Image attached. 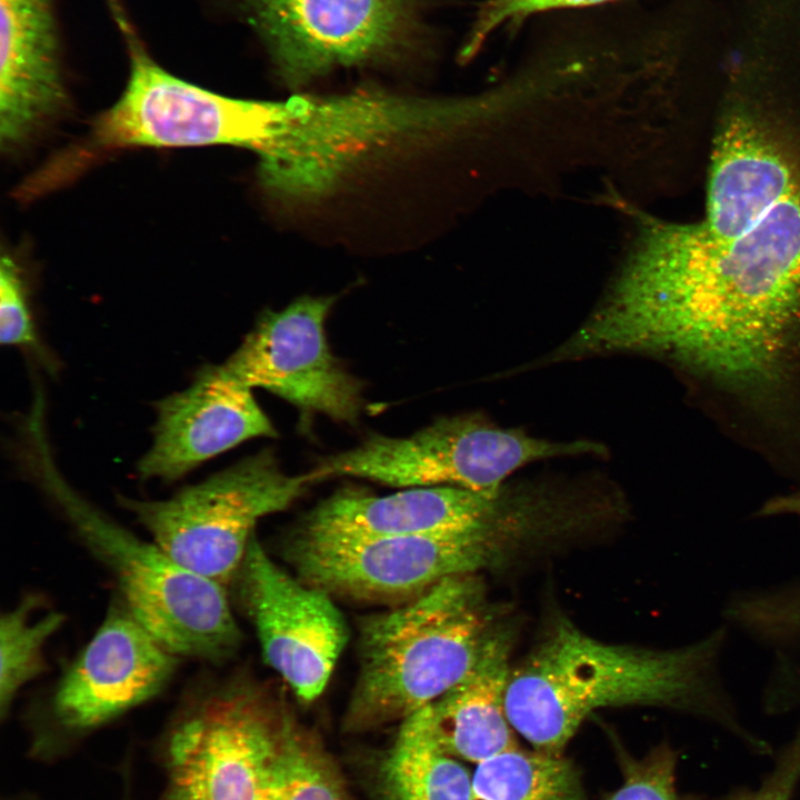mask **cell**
<instances>
[{
  "instance_id": "6da1fadb",
  "label": "cell",
  "mask_w": 800,
  "mask_h": 800,
  "mask_svg": "<svg viewBox=\"0 0 800 800\" xmlns=\"http://www.w3.org/2000/svg\"><path fill=\"white\" fill-rule=\"evenodd\" d=\"M799 313L800 186L742 228L649 222L561 352L656 353L753 383L773 373Z\"/></svg>"
},
{
  "instance_id": "7a4b0ae2",
  "label": "cell",
  "mask_w": 800,
  "mask_h": 800,
  "mask_svg": "<svg viewBox=\"0 0 800 800\" xmlns=\"http://www.w3.org/2000/svg\"><path fill=\"white\" fill-rule=\"evenodd\" d=\"M723 631L677 649L597 640L567 619L556 620L511 669L506 713L534 750L561 754L587 717L600 708L658 706L716 720L752 743L738 723L716 664Z\"/></svg>"
},
{
  "instance_id": "3957f363",
  "label": "cell",
  "mask_w": 800,
  "mask_h": 800,
  "mask_svg": "<svg viewBox=\"0 0 800 800\" xmlns=\"http://www.w3.org/2000/svg\"><path fill=\"white\" fill-rule=\"evenodd\" d=\"M21 427L29 472L113 578L132 616L179 658L209 663L231 658L242 634L227 588L186 569L73 489L54 463L42 413L28 416Z\"/></svg>"
},
{
  "instance_id": "277c9868",
  "label": "cell",
  "mask_w": 800,
  "mask_h": 800,
  "mask_svg": "<svg viewBox=\"0 0 800 800\" xmlns=\"http://www.w3.org/2000/svg\"><path fill=\"white\" fill-rule=\"evenodd\" d=\"M494 628L476 573L446 578L366 618L344 728L357 732L401 722L436 702L470 671Z\"/></svg>"
},
{
  "instance_id": "5b68a950",
  "label": "cell",
  "mask_w": 800,
  "mask_h": 800,
  "mask_svg": "<svg viewBox=\"0 0 800 800\" xmlns=\"http://www.w3.org/2000/svg\"><path fill=\"white\" fill-rule=\"evenodd\" d=\"M283 708L256 684L201 682L159 743V800H273Z\"/></svg>"
},
{
  "instance_id": "8992f818",
  "label": "cell",
  "mask_w": 800,
  "mask_h": 800,
  "mask_svg": "<svg viewBox=\"0 0 800 800\" xmlns=\"http://www.w3.org/2000/svg\"><path fill=\"white\" fill-rule=\"evenodd\" d=\"M603 452V446L592 441H550L470 413L441 418L409 437L371 436L327 457L309 473L313 482L344 476L400 488L497 492L507 477L531 462Z\"/></svg>"
},
{
  "instance_id": "52a82bcc",
  "label": "cell",
  "mask_w": 800,
  "mask_h": 800,
  "mask_svg": "<svg viewBox=\"0 0 800 800\" xmlns=\"http://www.w3.org/2000/svg\"><path fill=\"white\" fill-rule=\"evenodd\" d=\"M312 482L310 473H284L262 450L168 499L118 500L176 562L227 588L258 521L289 507Z\"/></svg>"
},
{
  "instance_id": "ba28073f",
  "label": "cell",
  "mask_w": 800,
  "mask_h": 800,
  "mask_svg": "<svg viewBox=\"0 0 800 800\" xmlns=\"http://www.w3.org/2000/svg\"><path fill=\"white\" fill-rule=\"evenodd\" d=\"M279 77L304 86L338 67L398 63L427 43L424 0H237Z\"/></svg>"
},
{
  "instance_id": "9c48e42d",
  "label": "cell",
  "mask_w": 800,
  "mask_h": 800,
  "mask_svg": "<svg viewBox=\"0 0 800 800\" xmlns=\"http://www.w3.org/2000/svg\"><path fill=\"white\" fill-rule=\"evenodd\" d=\"M440 534L347 538L297 531L288 559L304 582L358 602H407L446 578L498 560L502 524Z\"/></svg>"
},
{
  "instance_id": "30bf717a",
  "label": "cell",
  "mask_w": 800,
  "mask_h": 800,
  "mask_svg": "<svg viewBox=\"0 0 800 800\" xmlns=\"http://www.w3.org/2000/svg\"><path fill=\"white\" fill-rule=\"evenodd\" d=\"M107 2L124 38L130 72L119 100L93 122L90 144L98 150L229 144L254 151L263 100L222 96L173 76L141 44L118 0Z\"/></svg>"
},
{
  "instance_id": "8fae6325",
  "label": "cell",
  "mask_w": 800,
  "mask_h": 800,
  "mask_svg": "<svg viewBox=\"0 0 800 800\" xmlns=\"http://www.w3.org/2000/svg\"><path fill=\"white\" fill-rule=\"evenodd\" d=\"M179 661L117 597L49 694L33 749L71 743L154 699Z\"/></svg>"
},
{
  "instance_id": "7c38bea8",
  "label": "cell",
  "mask_w": 800,
  "mask_h": 800,
  "mask_svg": "<svg viewBox=\"0 0 800 800\" xmlns=\"http://www.w3.org/2000/svg\"><path fill=\"white\" fill-rule=\"evenodd\" d=\"M230 586L252 623L262 657L302 702L322 694L348 641L332 597L281 569L257 536Z\"/></svg>"
},
{
  "instance_id": "4fadbf2b",
  "label": "cell",
  "mask_w": 800,
  "mask_h": 800,
  "mask_svg": "<svg viewBox=\"0 0 800 800\" xmlns=\"http://www.w3.org/2000/svg\"><path fill=\"white\" fill-rule=\"evenodd\" d=\"M333 300L302 297L263 313L221 369L250 389L262 388L303 410L353 422L361 408L360 388L331 353L324 332Z\"/></svg>"
},
{
  "instance_id": "5bb4252c",
  "label": "cell",
  "mask_w": 800,
  "mask_h": 800,
  "mask_svg": "<svg viewBox=\"0 0 800 800\" xmlns=\"http://www.w3.org/2000/svg\"><path fill=\"white\" fill-rule=\"evenodd\" d=\"M251 390L220 366H206L187 389L159 400L152 444L137 467L140 478L172 482L243 441L276 437Z\"/></svg>"
},
{
  "instance_id": "9a60e30c",
  "label": "cell",
  "mask_w": 800,
  "mask_h": 800,
  "mask_svg": "<svg viewBox=\"0 0 800 800\" xmlns=\"http://www.w3.org/2000/svg\"><path fill=\"white\" fill-rule=\"evenodd\" d=\"M503 487L497 492L437 486L411 487L387 496L343 489L321 501L299 532L373 538L440 534L483 528L511 519L520 507Z\"/></svg>"
},
{
  "instance_id": "2e32d148",
  "label": "cell",
  "mask_w": 800,
  "mask_h": 800,
  "mask_svg": "<svg viewBox=\"0 0 800 800\" xmlns=\"http://www.w3.org/2000/svg\"><path fill=\"white\" fill-rule=\"evenodd\" d=\"M66 100L54 0H0V142L17 148Z\"/></svg>"
},
{
  "instance_id": "e0dca14e",
  "label": "cell",
  "mask_w": 800,
  "mask_h": 800,
  "mask_svg": "<svg viewBox=\"0 0 800 800\" xmlns=\"http://www.w3.org/2000/svg\"><path fill=\"white\" fill-rule=\"evenodd\" d=\"M511 641L507 629L496 627L466 677L432 703L437 734L449 754L478 764L518 748L506 713Z\"/></svg>"
},
{
  "instance_id": "ac0fdd59",
  "label": "cell",
  "mask_w": 800,
  "mask_h": 800,
  "mask_svg": "<svg viewBox=\"0 0 800 800\" xmlns=\"http://www.w3.org/2000/svg\"><path fill=\"white\" fill-rule=\"evenodd\" d=\"M377 782L378 800L472 799V774L441 746L432 703L401 721Z\"/></svg>"
},
{
  "instance_id": "d6986e66",
  "label": "cell",
  "mask_w": 800,
  "mask_h": 800,
  "mask_svg": "<svg viewBox=\"0 0 800 800\" xmlns=\"http://www.w3.org/2000/svg\"><path fill=\"white\" fill-rule=\"evenodd\" d=\"M471 800H587L580 774L561 754L502 752L477 764Z\"/></svg>"
},
{
  "instance_id": "ffe728a7",
  "label": "cell",
  "mask_w": 800,
  "mask_h": 800,
  "mask_svg": "<svg viewBox=\"0 0 800 800\" xmlns=\"http://www.w3.org/2000/svg\"><path fill=\"white\" fill-rule=\"evenodd\" d=\"M42 607L38 596H27L0 620V713L4 719L22 687L46 669L43 649L62 627V612Z\"/></svg>"
},
{
  "instance_id": "44dd1931",
  "label": "cell",
  "mask_w": 800,
  "mask_h": 800,
  "mask_svg": "<svg viewBox=\"0 0 800 800\" xmlns=\"http://www.w3.org/2000/svg\"><path fill=\"white\" fill-rule=\"evenodd\" d=\"M273 800H349L336 767L318 742L283 710Z\"/></svg>"
},
{
  "instance_id": "7402d4cb",
  "label": "cell",
  "mask_w": 800,
  "mask_h": 800,
  "mask_svg": "<svg viewBox=\"0 0 800 800\" xmlns=\"http://www.w3.org/2000/svg\"><path fill=\"white\" fill-rule=\"evenodd\" d=\"M0 340L23 348L47 361L28 298L27 284L17 262L2 256L0 263Z\"/></svg>"
},
{
  "instance_id": "603a6c76",
  "label": "cell",
  "mask_w": 800,
  "mask_h": 800,
  "mask_svg": "<svg viewBox=\"0 0 800 800\" xmlns=\"http://www.w3.org/2000/svg\"><path fill=\"white\" fill-rule=\"evenodd\" d=\"M676 768L677 756L669 747H659L641 759H628L621 786L607 800H696L678 791Z\"/></svg>"
},
{
  "instance_id": "cb8c5ba5",
  "label": "cell",
  "mask_w": 800,
  "mask_h": 800,
  "mask_svg": "<svg viewBox=\"0 0 800 800\" xmlns=\"http://www.w3.org/2000/svg\"><path fill=\"white\" fill-rule=\"evenodd\" d=\"M616 0H484L477 10L461 56L470 58L498 29L547 11L583 9Z\"/></svg>"
},
{
  "instance_id": "d4e9b609",
  "label": "cell",
  "mask_w": 800,
  "mask_h": 800,
  "mask_svg": "<svg viewBox=\"0 0 800 800\" xmlns=\"http://www.w3.org/2000/svg\"><path fill=\"white\" fill-rule=\"evenodd\" d=\"M746 621L767 641L786 643L800 634V583L749 597Z\"/></svg>"
},
{
  "instance_id": "484cf974",
  "label": "cell",
  "mask_w": 800,
  "mask_h": 800,
  "mask_svg": "<svg viewBox=\"0 0 800 800\" xmlns=\"http://www.w3.org/2000/svg\"><path fill=\"white\" fill-rule=\"evenodd\" d=\"M799 782L800 727L757 789L734 792L726 800H790Z\"/></svg>"
},
{
  "instance_id": "4316f807",
  "label": "cell",
  "mask_w": 800,
  "mask_h": 800,
  "mask_svg": "<svg viewBox=\"0 0 800 800\" xmlns=\"http://www.w3.org/2000/svg\"><path fill=\"white\" fill-rule=\"evenodd\" d=\"M764 516L793 514L800 518V492L769 500L761 509Z\"/></svg>"
}]
</instances>
